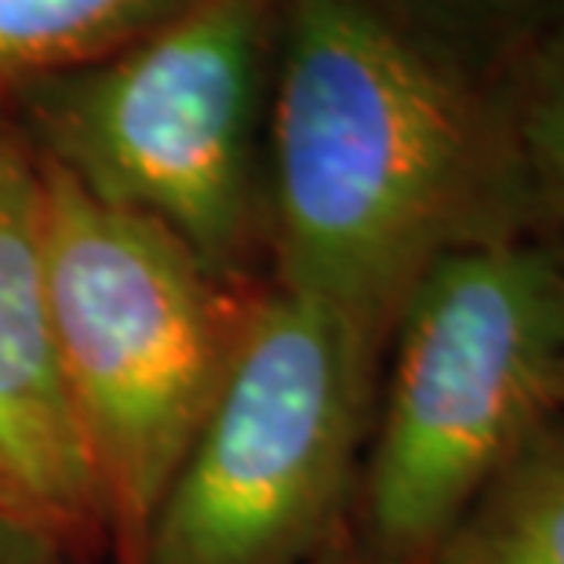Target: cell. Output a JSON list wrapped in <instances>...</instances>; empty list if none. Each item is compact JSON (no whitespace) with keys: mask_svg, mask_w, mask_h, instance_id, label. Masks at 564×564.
I'll return each instance as SVG.
<instances>
[{"mask_svg":"<svg viewBox=\"0 0 564 564\" xmlns=\"http://www.w3.org/2000/svg\"><path fill=\"white\" fill-rule=\"evenodd\" d=\"M518 237L510 63L393 0H288L262 167L273 284L387 361L434 262Z\"/></svg>","mask_w":564,"mask_h":564,"instance_id":"cell-1","label":"cell"},{"mask_svg":"<svg viewBox=\"0 0 564 564\" xmlns=\"http://www.w3.org/2000/svg\"><path fill=\"white\" fill-rule=\"evenodd\" d=\"M284 4L189 0L121 52L8 91L11 121L88 197L164 226L230 281L262 241Z\"/></svg>","mask_w":564,"mask_h":564,"instance_id":"cell-2","label":"cell"},{"mask_svg":"<svg viewBox=\"0 0 564 564\" xmlns=\"http://www.w3.org/2000/svg\"><path fill=\"white\" fill-rule=\"evenodd\" d=\"M357 510L371 564H423L564 412V259L532 237L444 256L387 346Z\"/></svg>","mask_w":564,"mask_h":564,"instance_id":"cell-3","label":"cell"},{"mask_svg":"<svg viewBox=\"0 0 564 564\" xmlns=\"http://www.w3.org/2000/svg\"><path fill=\"white\" fill-rule=\"evenodd\" d=\"M47 314L102 524L139 561L158 502L230 371L234 299L164 226L88 197L41 161Z\"/></svg>","mask_w":564,"mask_h":564,"instance_id":"cell-4","label":"cell"},{"mask_svg":"<svg viewBox=\"0 0 564 564\" xmlns=\"http://www.w3.org/2000/svg\"><path fill=\"white\" fill-rule=\"evenodd\" d=\"M379 368L328 310L278 284L248 299L219 398L135 564L314 561L357 496Z\"/></svg>","mask_w":564,"mask_h":564,"instance_id":"cell-5","label":"cell"},{"mask_svg":"<svg viewBox=\"0 0 564 564\" xmlns=\"http://www.w3.org/2000/svg\"><path fill=\"white\" fill-rule=\"evenodd\" d=\"M0 513L47 539L102 521L47 314L44 172L0 113Z\"/></svg>","mask_w":564,"mask_h":564,"instance_id":"cell-6","label":"cell"},{"mask_svg":"<svg viewBox=\"0 0 564 564\" xmlns=\"http://www.w3.org/2000/svg\"><path fill=\"white\" fill-rule=\"evenodd\" d=\"M423 564H564V412L477 491Z\"/></svg>","mask_w":564,"mask_h":564,"instance_id":"cell-7","label":"cell"},{"mask_svg":"<svg viewBox=\"0 0 564 564\" xmlns=\"http://www.w3.org/2000/svg\"><path fill=\"white\" fill-rule=\"evenodd\" d=\"M189 0H0V99L147 37Z\"/></svg>","mask_w":564,"mask_h":564,"instance_id":"cell-8","label":"cell"},{"mask_svg":"<svg viewBox=\"0 0 564 564\" xmlns=\"http://www.w3.org/2000/svg\"><path fill=\"white\" fill-rule=\"evenodd\" d=\"M510 106L528 237L564 259V15L510 63Z\"/></svg>","mask_w":564,"mask_h":564,"instance_id":"cell-9","label":"cell"},{"mask_svg":"<svg viewBox=\"0 0 564 564\" xmlns=\"http://www.w3.org/2000/svg\"><path fill=\"white\" fill-rule=\"evenodd\" d=\"M455 44L513 63L521 47L564 15V0H393Z\"/></svg>","mask_w":564,"mask_h":564,"instance_id":"cell-10","label":"cell"},{"mask_svg":"<svg viewBox=\"0 0 564 564\" xmlns=\"http://www.w3.org/2000/svg\"><path fill=\"white\" fill-rule=\"evenodd\" d=\"M0 564H55V539L0 513Z\"/></svg>","mask_w":564,"mask_h":564,"instance_id":"cell-11","label":"cell"}]
</instances>
